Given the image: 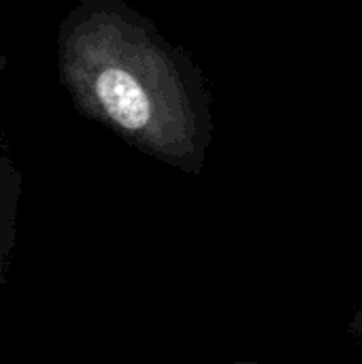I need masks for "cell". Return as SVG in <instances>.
<instances>
[{
	"label": "cell",
	"mask_w": 362,
	"mask_h": 364,
	"mask_svg": "<svg viewBox=\"0 0 362 364\" xmlns=\"http://www.w3.org/2000/svg\"><path fill=\"white\" fill-rule=\"evenodd\" d=\"M55 45L79 115L186 175L203 173L213 139L205 73L147 15L124 0H79Z\"/></svg>",
	"instance_id": "obj_1"
},
{
	"label": "cell",
	"mask_w": 362,
	"mask_h": 364,
	"mask_svg": "<svg viewBox=\"0 0 362 364\" xmlns=\"http://www.w3.org/2000/svg\"><path fill=\"white\" fill-rule=\"evenodd\" d=\"M23 177L9 154L6 141L0 132V290L9 279L13 252L17 245V215Z\"/></svg>",
	"instance_id": "obj_2"
}]
</instances>
